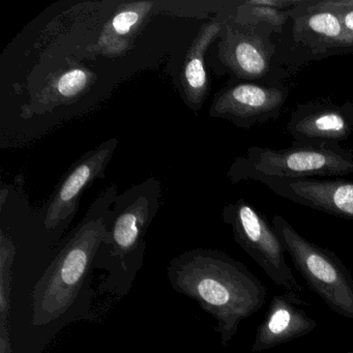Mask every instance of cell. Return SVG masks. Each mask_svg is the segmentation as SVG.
<instances>
[{
  "label": "cell",
  "instance_id": "obj_4",
  "mask_svg": "<svg viewBox=\"0 0 353 353\" xmlns=\"http://www.w3.org/2000/svg\"><path fill=\"white\" fill-rule=\"evenodd\" d=\"M272 225L309 288L334 313L353 321V278L342 260L307 241L282 216L276 214Z\"/></svg>",
  "mask_w": 353,
  "mask_h": 353
},
{
  "label": "cell",
  "instance_id": "obj_20",
  "mask_svg": "<svg viewBox=\"0 0 353 353\" xmlns=\"http://www.w3.org/2000/svg\"><path fill=\"white\" fill-rule=\"evenodd\" d=\"M0 353H12L11 338L8 326H0Z\"/></svg>",
  "mask_w": 353,
  "mask_h": 353
},
{
  "label": "cell",
  "instance_id": "obj_14",
  "mask_svg": "<svg viewBox=\"0 0 353 353\" xmlns=\"http://www.w3.org/2000/svg\"><path fill=\"white\" fill-rule=\"evenodd\" d=\"M224 23L225 21L214 20L204 24L188 52L181 74V84L188 101L195 106H200L208 94V80L204 59L212 43L221 37Z\"/></svg>",
  "mask_w": 353,
  "mask_h": 353
},
{
  "label": "cell",
  "instance_id": "obj_3",
  "mask_svg": "<svg viewBox=\"0 0 353 353\" xmlns=\"http://www.w3.org/2000/svg\"><path fill=\"white\" fill-rule=\"evenodd\" d=\"M353 174V152L339 143L294 142L283 150L252 146L229 170L234 183L255 177L316 179Z\"/></svg>",
  "mask_w": 353,
  "mask_h": 353
},
{
  "label": "cell",
  "instance_id": "obj_1",
  "mask_svg": "<svg viewBox=\"0 0 353 353\" xmlns=\"http://www.w3.org/2000/svg\"><path fill=\"white\" fill-rule=\"evenodd\" d=\"M167 276L176 292L195 301L216 321L228 347L239 324L265 303L266 287L245 264L219 250L194 249L173 258Z\"/></svg>",
  "mask_w": 353,
  "mask_h": 353
},
{
  "label": "cell",
  "instance_id": "obj_8",
  "mask_svg": "<svg viewBox=\"0 0 353 353\" xmlns=\"http://www.w3.org/2000/svg\"><path fill=\"white\" fill-rule=\"evenodd\" d=\"M270 191L299 205L353 221V181L255 177Z\"/></svg>",
  "mask_w": 353,
  "mask_h": 353
},
{
  "label": "cell",
  "instance_id": "obj_16",
  "mask_svg": "<svg viewBox=\"0 0 353 353\" xmlns=\"http://www.w3.org/2000/svg\"><path fill=\"white\" fill-rule=\"evenodd\" d=\"M232 18L239 23L266 24L281 34L290 20L291 9H274L264 6L261 0H252L241 3Z\"/></svg>",
  "mask_w": 353,
  "mask_h": 353
},
{
  "label": "cell",
  "instance_id": "obj_19",
  "mask_svg": "<svg viewBox=\"0 0 353 353\" xmlns=\"http://www.w3.org/2000/svg\"><path fill=\"white\" fill-rule=\"evenodd\" d=\"M342 21L343 28L346 32L350 50H353V7L338 13Z\"/></svg>",
  "mask_w": 353,
  "mask_h": 353
},
{
  "label": "cell",
  "instance_id": "obj_7",
  "mask_svg": "<svg viewBox=\"0 0 353 353\" xmlns=\"http://www.w3.org/2000/svg\"><path fill=\"white\" fill-rule=\"evenodd\" d=\"M286 86H268L253 82L233 84L221 90L210 106V115L236 127L250 129L276 121L288 99Z\"/></svg>",
  "mask_w": 353,
  "mask_h": 353
},
{
  "label": "cell",
  "instance_id": "obj_17",
  "mask_svg": "<svg viewBox=\"0 0 353 353\" xmlns=\"http://www.w3.org/2000/svg\"><path fill=\"white\" fill-rule=\"evenodd\" d=\"M16 256L13 241L1 232L0 236V326L9 327L11 312L12 266Z\"/></svg>",
  "mask_w": 353,
  "mask_h": 353
},
{
  "label": "cell",
  "instance_id": "obj_5",
  "mask_svg": "<svg viewBox=\"0 0 353 353\" xmlns=\"http://www.w3.org/2000/svg\"><path fill=\"white\" fill-rule=\"evenodd\" d=\"M223 219L232 228L237 245L276 286L297 294L303 293V287L287 264L284 245L263 214L241 199L225 208Z\"/></svg>",
  "mask_w": 353,
  "mask_h": 353
},
{
  "label": "cell",
  "instance_id": "obj_21",
  "mask_svg": "<svg viewBox=\"0 0 353 353\" xmlns=\"http://www.w3.org/2000/svg\"><path fill=\"white\" fill-rule=\"evenodd\" d=\"M341 353H353V351H347V352H341Z\"/></svg>",
  "mask_w": 353,
  "mask_h": 353
},
{
  "label": "cell",
  "instance_id": "obj_18",
  "mask_svg": "<svg viewBox=\"0 0 353 353\" xmlns=\"http://www.w3.org/2000/svg\"><path fill=\"white\" fill-rule=\"evenodd\" d=\"M94 74L82 68H74L57 76L50 85V94L57 103L74 100L82 94L92 82Z\"/></svg>",
  "mask_w": 353,
  "mask_h": 353
},
{
  "label": "cell",
  "instance_id": "obj_6",
  "mask_svg": "<svg viewBox=\"0 0 353 353\" xmlns=\"http://www.w3.org/2000/svg\"><path fill=\"white\" fill-rule=\"evenodd\" d=\"M266 24L239 23L232 17L225 20L219 43V57L231 73L245 82L263 79L270 73L276 53Z\"/></svg>",
  "mask_w": 353,
  "mask_h": 353
},
{
  "label": "cell",
  "instance_id": "obj_2",
  "mask_svg": "<svg viewBox=\"0 0 353 353\" xmlns=\"http://www.w3.org/2000/svg\"><path fill=\"white\" fill-rule=\"evenodd\" d=\"M108 235L103 214L81 223L32 291V324L45 326L63 315L78 296L99 248Z\"/></svg>",
  "mask_w": 353,
  "mask_h": 353
},
{
  "label": "cell",
  "instance_id": "obj_9",
  "mask_svg": "<svg viewBox=\"0 0 353 353\" xmlns=\"http://www.w3.org/2000/svg\"><path fill=\"white\" fill-rule=\"evenodd\" d=\"M286 130L294 142L340 143L353 134V103L312 101L297 104Z\"/></svg>",
  "mask_w": 353,
  "mask_h": 353
},
{
  "label": "cell",
  "instance_id": "obj_12",
  "mask_svg": "<svg viewBox=\"0 0 353 353\" xmlns=\"http://www.w3.org/2000/svg\"><path fill=\"white\" fill-rule=\"evenodd\" d=\"M158 210L156 200L139 195L117 214L108 230L106 241L112 245L111 255L125 266V258L141 245L142 237Z\"/></svg>",
  "mask_w": 353,
  "mask_h": 353
},
{
  "label": "cell",
  "instance_id": "obj_15",
  "mask_svg": "<svg viewBox=\"0 0 353 353\" xmlns=\"http://www.w3.org/2000/svg\"><path fill=\"white\" fill-rule=\"evenodd\" d=\"M152 3H133L123 6L105 26L99 39L101 50L119 54L125 50L128 39L137 30L152 10Z\"/></svg>",
  "mask_w": 353,
  "mask_h": 353
},
{
  "label": "cell",
  "instance_id": "obj_10",
  "mask_svg": "<svg viewBox=\"0 0 353 353\" xmlns=\"http://www.w3.org/2000/svg\"><path fill=\"white\" fill-rule=\"evenodd\" d=\"M303 307H310V303L292 291L274 295L258 326L252 351L263 352L313 332L317 321L307 315Z\"/></svg>",
  "mask_w": 353,
  "mask_h": 353
},
{
  "label": "cell",
  "instance_id": "obj_13",
  "mask_svg": "<svg viewBox=\"0 0 353 353\" xmlns=\"http://www.w3.org/2000/svg\"><path fill=\"white\" fill-rule=\"evenodd\" d=\"M293 38L296 42L327 53L334 50H350L340 15L336 12L317 10L291 16Z\"/></svg>",
  "mask_w": 353,
  "mask_h": 353
},
{
  "label": "cell",
  "instance_id": "obj_11",
  "mask_svg": "<svg viewBox=\"0 0 353 353\" xmlns=\"http://www.w3.org/2000/svg\"><path fill=\"white\" fill-rule=\"evenodd\" d=\"M117 144V140H110L101 148L88 152L65 176L47 210L45 227L48 230L54 229L71 218L77 210L81 194L102 174Z\"/></svg>",
  "mask_w": 353,
  "mask_h": 353
}]
</instances>
